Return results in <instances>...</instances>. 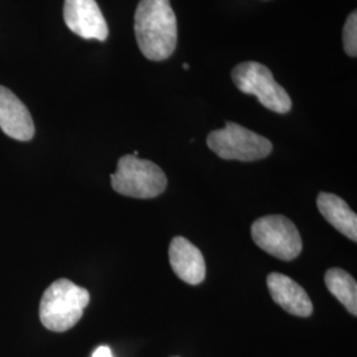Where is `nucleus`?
Segmentation results:
<instances>
[{
    "label": "nucleus",
    "instance_id": "nucleus-1",
    "mask_svg": "<svg viewBox=\"0 0 357 357\" xmlns=\"http://www.w3.org/2000/svg\"><path fill=\"white\" fill-rule=\"evenodd\" d=\"M134 20L143 56L151 61L167 60L178 44V23L169 0H141Z\"/></svg>",
    "mask_w": 357,
    "mask_h": 357
},
{
    "label": "nucleus",
    "instance_id": "nucleus-2",
    "mask_svg": "<svg viewBox=\"0 0 357 357\" xmlns=\"http://www.w3.org/2000/svg\"><path fill=\"white\" fill-rule=\"evenodd\" d=\"M89 302L86 289L65 278L57 280L41 296L40 320L50 331H68L82 318Z\"/></svg>",
    "mask_w": 357,
    "mask_h": 357
},
{
    "label": "nucleus",
    "instance_id": "nucleus-3",
    "mask_svg": "<svg viewBox=\"0 0 357 357\" xmlns=\"http://www.w3.org/2000/svg\"><path fill=\"white\" fill-rule=\"evenodd\" d=\"M110 178L115 192L134 199H153L167 188V176L162 168L134 155L122 156Z\"/></svg>",
    "mask_w": 357,
    "mask_h": 357
},
{
    "label": "nucleus",
    "instance_id": "nucleus-4",
    "mask_svg": "<svg viewBox=\"0 0 357 357\" xmlns=\"http://www.w3.org/2000/svg\"><path fill=\"white\" fill-rule=\"evenodd\" d=\"M206 144L224 160L255 162L273 151V144L268 138L233 122L212 131L206 138Z\"/></svg>",
    "mask_w": 357,
    "mask_h": 357
},
{
    "label": "nucleus",
    "instance_id": "nucleus-5",
    "mask_svg": "<svg viewBox=\"0 0 357 357\" xmlns=\"http://www.w3.org/2000/svg\"><path fill=\"white\" fill-rule=\"evenodd\" d=\"M231 78L238 89L245 94L255 96L268 110L278 114H286L291 110L290 96L274 79L268 66L255 61L241 63L233 69Z\"/></svg>",
    "mask_w": 357,
    "mask_h": 357
},
{
    "label": "nucleus",
    "instance_id": "nucleus-6",
    "mask_svg": "<svg viewBox=\"0 0 357 357\" xmlns=\"http://www.w3.org/2000/svg\"><path fill=\"white\" fill-rule=\"evenodd\" d=\"M252 237L258 248L282 261L295 259L303 248L295 224L282 215L258 218L252 225Z\"/></svg>",
    "mask_w": 357,
    "mask_h": 357
},
{
    "label": "nucleus",
    "instance_id": "nucleus-7",
    "mask_svg": "<svg viewBox=\"0 0 357 357\" xmlns=\"http://www.w3.org/2000/svg\"><path fill=\"white\" fill-rule=\"evenodd\" d=\"M64 20L79 38L105 41L109 36L106 19L96 0H65Z\"/></svg>",
    "mask_w": 357,
    "mask_h": 357
},
{
    "label": "nucleus",
    "instance_id": "nucleus-8",
    "mask_svg": "<svg viewBox=\"0 0 357 357\" xmlns=\"http://www.w3.org/2000/svg\"><path fill=\"white\" fill-rule=\"evenodd\" d=\"M0 128L16 141L28 142L35 137L32 115L13 91L0 85Z\"/></svg>",
    "mask_w": 357,
    "mask_h": 357
},
{
    "label": "nucleus",
    "instance_id": "nucleus-9",
    "mask_svg": "<svg viewBox=\"0 0 357 357\" xmlns=\"http://www.w3.org/2000/svg\"><path fill=\"white\" fill-rule=\"evenodd\" d=\"M169 264L178 278L188 284L196 286L205 280L204 255L184 237H175L169 245Z\"/></svg>",
    "mask_w": 357,
    "mask_h": 357
},
{
    "label": "nucleus",
    "instance_id": "nucleus-10",
    "mask_svg": "<svg viewBox=\"0 0 357 357\" xmlns=\"http://www.w3.org/2000/svg\"><path fill=\"white\" fill-rule=\"evenodd\" d=\"M266 283L273 301L284 311L301 318H308L312 314L314 307L306 290L290 277L271 273L266 278Z\"/></svg>",
    "mask_w": 357,
    "mask_h": 357
},
{
    "label": "nucleus",
    "instance_id": "nucleus-11",
    "mask_svg": "<svg viewBox=\"0 0 357 357\" xmlns=\"http://www.w3.org/2000/svg\"><path fill=\"white\" fill-rule=\"evenodd\" d=\"M317 205L321 216L345 237L357 241V216L344 200L333 193L320 192Z\"/></svg>",
    "mask_w": 357,
    "mask_h": 357
},
{
    "label": "nucleus",
    "instance_id": "nucleus-12",
    "mask_svg": "<svg viewBox=\"0 0 357 357\" xmlns=\"http://www.w3.org/2000/svg\"><path fill=\"white\" fill-rule=\"evenodd\" d=\"M328 291L351 312L357 315V284L355 278L345 270L332 268L324 277Z\"/></svg>",
    "mask_w": 357,
    "mask_h": 357
},
{
    "label": "nucleus",
    "instance_id": "nucleus-13",
    "mask_svg": "<svg viewBox=\"0 0 357 357\" xmlns=\"http://www.w3.org/2000/svg\"><path fill=\"white\" fill-rule=\"evenodd\" d=\"M343 45L344 51L349 57L357 56V13H351L345 22L343 28Z\"/></svg>",
    "mask_w": 357,
    "mask_h": 357
},
{
    "label": "nucleus",
    "instance_id": "nucleus-14",
    "mask_svg": "<svg viewBox=\"0 0 357 357\" xmlns=\"http://www.w3.org/2000/svg\"><path fill=\"white\" fill-rule=\"evenodd\" d=\"M93 357H114L113 356V354H112V349L107 347V345H101V347H98L96 351H94V354H93Z\"/></svg>",
    "mask_w": 357,
    "mask_h": 357
},
{
    "label": "nucleus",
    "instance_id": "nucleus-15",
    "mask_svg": "<svg viewBox=\"0 0 357 357\" xmlns=\"http://www.w3.org/2000/svg\"><path fill=\"white\" fill-rule=\"evenodd\" d=\"M183 66H184V69H188V68H190V65L188 64H184Z\"/></svg>",
    "mask_w": 357,
    "mask_h": 357
}]
</instances>
